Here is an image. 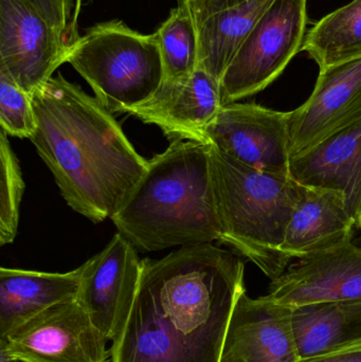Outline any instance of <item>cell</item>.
I'll list each match as a JSON object with an SVG mask.
<instances>
[{"mask_svg":"<svg viewBox=\"0 0 361 362\" xmlns=\"http://www.w3.org/2000/svg\"><path fill=\"white\" fill-rule=\"evenodd\" d=\"M12 362H16V361H12Z\"/></svg>","mask_w":361,"mask_h":362,"instance_id":"cell-29","label":"cell"},{"mask_svg":"<svg viewBox=\"0 0 361 362\" xmlns=\"http://www.w3.org/2000/svg\"><path fill=\"white\" fill-rule=\"evenodd\" d=\"M354 244L356 245V246L360 247L361 248V238H357V240H353Z\"/></svg>","mask_w":361,"mask_h":362,"instance_id":"cell-28","label":"cell"},{"mask_svg":"<svg viewBox=\"0 0 361 362\" xmlns=\"http://www.w3.org/2000/svg\"><path fill=\"white\" fill-rule=\"evenodd\" d=\"M290 308L300 359L361 342V302H326Z\"/></svg>","mask_w":361,"mask_h":362,"instance_id":"cell-18","label":"cell"},{"mask_svg":"<svg viewBox=\"0 0 361 362\" xmlns=\"http://www.w3.org/2000/svg\"><path fill=\"white\" fill-rule=\"evenodd\" d=\"M91 1L93 0H76V10H74L73 19H72L71 23L72 42H76L78 36H80L78 34V23L81 12H82L83 8L87 6V4H90Z\"/></svg>","mask_w":361,"mask_h":362,"instance_id":"cell-27","label":"cell"},{"mask_svg":"<svg viewBox=\"0 0 361 362\" xmlns=\"http://www.w3.org/2000/svg\"><path fill=\"white\" fill-rule=\"evenodd\" d=\"M360 116L361 57L322 68L309 99L290 112L292 157Z\"/></svg>","mask_w":361,"mask_h":362,"instance_id":"cell-11","label":"cell"},{"mask_svg":"<svg viewBox=\"0 0 361 362\" xmlns=\"http://www.w3.org/2000/svg\"><path fill=\"white\" fill-rule=\"evenodd\" d=\"M190 6L197 25L215 13L237 6L247 0H186Z\"/></svg>","mask_w":361,"mask_h":362,"instance_id":"cell-25","label":"cell"},{"mask_svg":"<svg viewBox=\"0 0 361 362\" xmlns=\"http://www.w3.org/2000/svg\"><path fill=\"white\" fill-rule=\"evenodd\" d=\"M165 68V81L180 82L190 78L199 62V25L186 0L171 11L155 32Z\"/></svg>","mask_w":361,"mask_h":362,"instance_id":"cell-21","label":"cell"},{"mask_svg":"<svg viewBox=\"0 0 361 362\" xmlns=\"http://www.w3.org/2000/svg\"><path fill=\"white\" fill-rule=\"evenodd\" d=\"M69 47L28 0H0V70L31 97L67 63Z\"/></svg>","mask_w":361,"mask_h":362,"instance_id":"cell-9","label":"cell"},{"mask_svg":"<svg viewBox=\"0 0 361 362\" xmlns=\"http://www.w3.org/2000/svg\"><path fill=\"white\" fill-rule=\"evenodd\" d=\"M107 339L76 299L45 310L0 339L1 362H108Z\"/></svg>","mask_w":361,"mask_h":362,"instance_id":"cell-7","label":"cell"},{"mask_svg":"<svg viewBox=\"0 0 361 362\" xmlns=\"http://www.w3.org/2000/svg\"><path fill=\"white\" fill-rule=\"evenodd\" d=\"M290 112L256 103L223 105L206 142L230 158L265 173L290 176Z\"/></svg>","mask_w":361,"mask_h":362,"instance_id":"cell-8","label":"cell"},{"mask_svg":"<svg viewBox=\"0 0 361 362\" xmlns=\"http://www.w3.org/2000/svg\"><path fill=\"white\" fill-rule=\"evenodd\" d=\"M210 151L220 242L276 280L292 263L281 247L304 185L247 167L211 144Z\"/></svg>","mask_w":361,"mask_h":362,"instance_id":"cell-4","label":"cell"},{"mask_svg":"<svg viewBox=\"0 0 361 362\" xmlns=\"http://www.w3.org/2000/svg\"><path fill=\"white\" fill-rule=\"evenodd\" d=\"M131 315L110 362H222L235 304L246 291L245 263L212 243L141 262Z\"/></svg>","mask_w":361,"mask_h":362,"instance_id":"cell-1","label":"cell"},{"mask_svg":"<svg viewBox=\"0 0 361 362\" xmlns=\"http://www.w3.org/2000/svg\"><path fill=\"white\" fill-rule=\"evenodd\" d=\"M82 267L72 272L0 268V339L45 310L76 299Z\"/></svg>","mask_w":361,"mask_h":362,"instance_id":"cell-17","label":"cell"},{"mask_svg":"<svg viewBox=\"0 0 361 362\" xmlns=\"http://www.w3.org/2000/svg\"><path fill=\"white\" fill-rule=\"evenodd\" d=\"M222 362H225V361H222Z\"/></svg>","mask_w":361,"mask_h":362,"instance_id":"cell-30","label":"cell"},{"mask_svg":"<svg viewBox=\"0 0 361 362\" xmlns=\"http://www.w3.org/2000/svg\"><path fill=\"white\" fill-rule=\"evenodd\" d=\"M135 247L120 233L85 262L76 301L107 341L122 332L137 297L142 261Z\"/></svg>","mask_w":361,"mask_h":362,"instance_id":"cell-10","label":"cell"},{"mask_svg":"<svg viewBox=\"0 0 361 362\" xmlns=\"http://www.w3.org/2000/svg\"><path fill=\"white\" fill-rule=\"evenodd\" d=\"M301 51L320 69L360 57L361 0H352L318 21L307 32Z\"/></svg>","mask_w":361,"mask_h":362,"instance_id":"cell-20","label":"cell"},{"mask_svg":"<svg viewBox=\"0 0 361 362\" xmlns=\"http://www.w3.org/2000/svg\"><path fill=\"white\" fill-rule=\"evenodd\" d=\"M31 142L68 206L97 223L112 219L148 167L97 98L61 74L32 95Z\"/></svg>","mask_w":361,"mask_h":362,"instance_id":"cell-2","label":"cell"},{"mask_svg":"<svg viewBox=\"0 0 361 362\" xmlns=\"http://www.w3.org/2000/svg\"><path fill=\"white\" fill-rule=\"evenodd\" d=\"M0 245L4 246L13 243L17 235L25 182L18 158L4 129L0 132Z\"/></svg>","mask_w":361,"mask_h":362,"instance_id":"cell-22","label":"cell"},{"mask_svg":"<svg viewBox=\"0 0 361 362\" xmlns=\"http://www.w3.org/2000/svg\"><path fill=\"white\" fill-rule=\"evenodd\" d=\"M268 299L295 306L361 302V248L353 240L299 259L269 284Z\"/></svg>","mask_w":361,"mask_h":362,"instance_id":"cell-12","label":"cell"},{"mask_svg":"<svg viewBox=\"0 0 361 362\" xmlns=\"http://www.w3.org/2000/svg\"><path fill=\"white\" fill-rule=\"evenodd\" d=\"M220 83L206 70L184 81L167 82L129 114L162 129L167 137L206 142V131L222 110Z\"/></svg>","mask_w":361,"mask_h":362,"instance_id":"cell-14","label":"cell"},{"mask_svg":"<svg viewBox=\"0 0 361 362\" xmlns=\"http://www.w3.org/2000/svg\"><path fill=\"white\" fill-rule=\"evenodd\" d=\"M67 63L112 114H129L148 102L165 81L155 32L140 33L118 19L97 23L78 36L68 49Z\"/></svg>","mask_w":361,"mask_h":362,"instance_id":"cell-5","label":"cell"},{"mask_svg":"<svg viewBox=\"0 0 361 362\" xmlns=\"http://www.w3.org/2000/svg\"><path fill=\"white\" fill-rule=\"evenodd\" d=\"M307 25V0H275L223 76V104L251 97L275 82L302 50Z\"/></svg>","mask_w":361,"mask_h":362,"instance_id":"cell-6","label":"cell"},{"mask_svg":"<svg viewBox=\"0 0 361 362\" xmlns=\"http://www.w3.org/2000/svg\"><path fill=\"white\" fill-rule=\"evenodd\" d=\"M275 0H247L208 17L199 25V67L220 83L233 57Z\"/></svg>","mask_w":361,"mask_h":362,"instance_id":"cell-19","label":"cell"},{"mask_svg":"<svg viewBox=\"0 0 361 362\" xmlns=\"http://www.w3.org/2000/svg\"><path fill=\"white\" fill-rule=\"evenodd\" d=\"M112 221L139 252L220 242L210 144L174 140Z\"/></svg>","mask_w":361,"mask_h":362,"instance_id":"cell-3","label":"cell"},{"mask_svg":"<svg viewBox=\"0 0 361 362\" xmlns=\"http://www.w3.org/2000/svg\"><path fill=\"white\" fill-rule=\"evenodd\" d=\"M290 177L309 187L339 192L361 229V116L290 159Z\"/></svg>","mask_w":361,"mask_h":362,"instance_id":"cell-15","label":"cell"},{"mask_svg":"<svg viewBox=\"0 0 361 362\" xmlns=\"http://www.w3.org/2000/svg\"><path fill=\"white\" fill-rule=\"evenodd\" d=\"M355 228L343 194L304 185L286 228L282 252L292 262L307 259L352 242Z\"/></svg>","mask_w":361,"mask_h":362,"instance_id":"cell-16","label":"cell"},{"mask_svg":"<svg viewBox=\"0 0 361 362\" xmlns=\"http://www.w3.org/2000/svg\"><path fill=\"white\" fill-rule=\"evenodd\" d=\"M0 124L8 136L31 139L35 133V112L29 93L0 70Z\"/></svg>","mask_w":361,"mask_h":362,"instance_id":"cell-23","label":"cell"},{"mask_svg":"<svg viewBox=\"0 0 361 362\" xmlns=\"http://www.w3.org/2000/svg\"><path fill=\"white\" fill-rule=\"evenodd\" d=\"M292 308L266 296H239L227 332L225 362H298Z\"/></svg>","mask_w":361,"mask_h":362,"instance_id":"cell-13","label":"cell"},{"mask_svg":"<svg viewBox=\"0 0 361 362\" xmlns=\"http://www.w3.org/2000/svg\"><path fill=\"white\" fill-rule=\"evenodd\" d=\"M298 362H361V342L324 354L300 359Z\"/></svg>","mask_w":361,"mask_h":362,"instance_id":"cell-26","label":"cell"},{"mask_svg":"<svg viewBox=\"0 0 361 362\" xmlns=\"http://www.w3.org/2000/svg\"><path fill=\"white\" fill-rule=\"evenodd\" d=\"M40 15L72 44L71 23L76 0H28Z\"/></svg>","mask_w":361,"mask_h":362,"instance_id":"cell-24","label":"cell"}]
</instances>
